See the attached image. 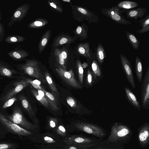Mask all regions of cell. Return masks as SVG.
<instances>
[{"label": "cell", "instance_id": "obj_1", "mask_svg": "<svg viewBox=\"0 0 149 149\" xmlns=\"http://www.w3.org/2000/svg\"><path fill=\"white\" fill-rule=\"evenodd\" d=\"M13 65L17 69L29 76L38 79L43 83L46 82L45 77L39 68L37 61L33 59H26L25 63Z\"/></svg>", "mask_w": 149, "mask_h": 149}, {"label": "cell", "instance_id": "obj_2", "mask_svg": "<svg viewBox=\"0 0 149 149\" xmlns=\"http://www.w3.org/2000/svg\"><path fill=\"white\" fill-rule=\"evenodd\" d=\"M4 116L9 120L28 131L33 130L37 127V125L31 123L26 118L19 107H15L12 114Z\"/></svg>", "mask_w": 149, "mask_h": 149}, {"label": "cell", "instance_id": "obj_3", "mask_svg": "<svg viewBox=\"0 0 149 149\" xmlns=\"http://www.w3.org/2000/svg\"><path fill=\"white\" fill-rule=\"evenodd\" d=\"M131 133L130 129L127 125L120 123H115L111 126L107 140L110 142L116 143L125 139Z\"/></svg>", "mask_w": 149, "mask_h": 149}, {"label": "cell", "instance_id": "obj_4", "mask_svg": "<svg viewBox=\"0 0 149 149\" xmlns=\"http://www.w3.org/2000/svg\"><path fill=\"white\" fill-rule=\"evenodd\" d=\"M126 10H121L117 6L109 8H103L101 12L104 15L108 17L115 22L125 25H130L132 22L127 20L122 15Z\"/></svg>", "mask_w": 149, "mask_h": 149}, {"label": "cell", "instance_id": "obj_5", "mask_svg": "<svg viewBox=\"0 0 149 149\" xmlns=\"http://www.w3.org/2000/svg\"><path fill=\"white\" fill-rule=\"evenodd\" d=\"M0 122L9 132L19 136H27L32 134L26 130L7 119L0 112Z\"/></svg>", "mask_w": 149, "mask_h": 149}, {"label": "cell", "instance_id": "obj_6", "mask_svg": "<svg viewBox=\"0 0 149 149\" xmlns=\"http://www.w3.org/2000/svg\"><path fill=\"white\" fill-rule=\"evenodd\" d=\"M76 127L80 131L99 138L105 136L106 133L103 129L97 125L83 122L77 123L75 124Z\"/></svg>", "mask_w": 149, "mask_h": 149}, {"label": "cell", "instance_id": "obj_7", "mask_svg": "<svg viewBox=\"0 0 149 149\" xmlns=\"http://www.w3.org/2000/svg\"><path fill=\"white\" fill-rule=\"evenodd\" d=\"M64 142L68 145L85 149L95 145L94 139L79 136H72L64 140Z\"/></svg>", "mask_w": 149, "mask_h": 149}, {"label": "cell", "instance_id": "obj_8", "mask_svg": "<svg viewBox=\"0 0 149 149\" xmlns=\"http://www.w3.org/2000/svg\"><path fill=\"white\" fill-rule=\"evenodd\" d=\"M30 84L29 79L23 77L21 79L13 83V88L6 92L1 98L0 100L4 102L8 99L14 97Z\"/></svg>", "mask_w": 149, "mask_h": 149}, {"label": "cell", "instance_id": "obj_9", "mask_svg": "<svg viewBox=\"0 0 149 149\" xmlns=\"http://www.w3.org/2000/svg\"><path fill=\"white\" fill-rule=\"evenodd\" d=\"M55 70L58 75L68 84L74 88L79 89L82 88L81 84L75 78L74 73L72 70L67 71L58 66Z\"/></svg>", "mask_w": 149, "mask_h": 149}, {"label": "cell", "instance_id": "obj_10", "mask_svg": "<svg viewBox=\"0 0 149 149\" xmlns=\"http://www.w3.org/2000/svg\"><path fill=\"white\" fill-rule=\"evenodd\" d=\"M141 97L142 108L148 110L149 108V67L146 71L142 81Z\"/></svg>", "mask_w": 149, "mask_h": 149}, {"label": "cell", "instance_id": "obj_11", "mask_svg": "<svg viewBox=\"0 0 149 149\" xmlns=\"http://www.w3.org/2000/svg\"><path fill=\"white\" fill-rule=\"evenodd\" d=\"M22 73L3 61L0 60V75L9 78L23 77Z\"/></svg>", "mask_w": 149, "mask_h": 149}, {"label": "cell", "instance_id": "obj_12", "mask_svg": "<svg viewBox=\"0 0 149 149\" xmlns=\"http://www.w3.org/2000/svg\"><path fill=\"white\" fill-rule=\"evenodd\" d=\"M120 60L123 70L127 81L132 88L134 89L136 86L131 63L127 58L121 54H120Z\"/></svg>", "mask_w": 149, "mask_h": 149}, {"label": "cell", "instance_id": "obj_13", "mask_svg": "<svg viewBox=\"0 0 149 149\" xmlns=\"http://www.w3.org/2000/svg\"><path fill=\"white\" fill-rule=\"evenodd\" d=\"M29 8V5L27 3L18 7L10 17L7 26L10 27L16 22L21 21L26 15Z\"/></svg>", "mask_w": 149, "mask_h": 149}, {"label": "cell", "instance_id": "obj_14", "mask_svg": "<svg viewBox=\"0 0 149 149\" xmlns=\"http://www.w3.org/2000/svg\"><path fill=\"white\" fill-rule=\"evenodd\" d=\"M77 11L80 21L85 20L90 24L98 23L99 19L98 15L86 8L78 6Z\"/></svg>", "mask_w": 149, "mask_h": 149}, {"label": "cell", "instance_id": "obj_15", "mask_svg": "<svg viewBox=\"0 0 149 149\" xmlns=\"http://www.w3.org/2000/svg\"><path fill=\"white\" fill-rule=\"evenodd\" d=\"M149 124L146 123L140 127L138 134V140L140 145L143 148L149 143Z\"/></svg>", "mask_w": 149, "mask_h": 149}, {"label": "cell", "instance_id": "obj_16", "mask_svg": "<svg viewBox=\"0 0 149 149\" xmlns=\"http://www.w3.org/2000/svg\"><path fill=\"white\" fill-rule=\"evenodd\" d=\"M18 98L22 107L27 113L30 118L37 125L38 123L37 119L35 116L34 112L28 100L24 95H19Z\"/></svg>", "mask_w": 149, "mask_h": 149}, {"label": "cell", "instance_id": "obj_17", "mask_svg": "<svg viewBox=\"0 0 149 149\" xmlns=\"http://www.w3.org/2000/svg\"><path fill=\"white\" fill-rule=\"evenodd\" d=\"M7 54L12 59L15 61L25 60L29 54L20 47H17L7 53Z\"/></svg>", "mask_w": 149, "mask_h": 149}, {"label": "cell", "instance_id": "obj_18", "mask_svg": "<svg viewBox=\"0 0 149 149\" xmlns=\"http://www.w3.org/2000/svg\"><path fill=\"white\" fill-rule=\"evenodd\" d=\"M146 9L142 7L135 9L126 10V14L128 18L136 20L144 17L146 13Z\"/></svg>", "mask_w": 149, "mask_h": 149}, {"label": "cell", "instance_id": "obj_19", "mask_svg": "<svg viewBox=\"0 0 149 149\" xmlns=\"http://www.w3.org/2000/svg\"><path fill=\"white\" fill-rule=\"evenodd\" d=\"M125 97L130 104L137 110H141V107L138 99L131 90L128 87L124 88Z\"/></svg>", "mask_w": 149, "mask_h": 149}, {"label": "cell", "instance_id": "obj_20", "mask_svg": "<svg viewBox=\"0 0 149 149\" xmlns=\"http://www.w3.org/2000/svg\"><path fill=\"white\" fill-rule=\"evenodd\" d=\"M135 70L136 76L140 83L143 81V69L141 61L138 56L135 58Z\"/></svg>", "mask_w": 149, "mask_h": 149}, {"label": "cell", "instance_id": "obj_21", "mask_svg": "<svg viewBox=\"0 0 149 149\" xmlns=\"http://www.w3.org/2000/svg\"><path fill=\"white\" fill-rule=\"evenodd\" d=\"M45 93V96L49 102L51 109L53 111H56L59 109L55 99L53 95L49 92L47 91L44 88H41L40 89Z\"/></svg>", "mask_w": 149, "mask_h": 149}, {"label": "cell", "instance_id": "obj_22", "mask_svg": "<svg viewBox=\"0 0 149 149\" xmlns=\"http://www.w3.org/2000/svg\"><path fill=\"white\" fill-rule=\"evenodd\" d=\"M92 72L94 78L97 82L102 79V74L101 69L97 62L94 60L91 64Z\"/></svg>", "mask_w": 149, "mask_h": 149}, {"label": "cell", "instance_id": "obj_23", "mask_svg": "<svg viewBox=\"0 0 149 149\" xmlns=\"http://www.w3.org/2000/svg\"><path fill=\"white\" fill-rule=\"evenodd\" d=\"M78 50L79 53L84 57L91 58L89 42H86L80 44L78 46Z\"/></svg>", "mask_w": 149, "mask_h": 149}, {"label": "cell", "instance_id": "obj_24", "mask_svg": "<svg viewBox=\"0 0 149 149\" xmlns=\"http://www.w3.org/2000/svg\"><path fill=\"white\" fill-rule=\"evenodd\" d=\"M51 35V29L47 30L43 35L39 44L38 48L39 53H41L44 49Z\"/></svg>", "mask_w": 149, "mask_h": 149}, {"label": "cell", "instance_id": "obj_25", "mask_svg": "<svg viewBox=\"0 0 149 149\" xmlns=\"http://www.w3.org/2000/svg\"><path fill=\"white\" fill-rule=\"evenodd\" d=\"M139 6V3L136 2L129 1H125L120 2L117 4V7L124 10H130L133 9Z\"/></svg>", "mask_w": 149, "mask_h": 149}, {"label": "cell", "instance_id": "obj_26", "mask_svg": "<svg viewBox=\"0 0 149 149\" xmlns=\"http://www.w3.org/2000/svg\"><path fill=\"white\" fill-rule=\"evenodd\" d=\"M74 40L73 38L68 36H61L58 37L55 41L54 46L56 47L65 44L70 43L73 42Z\"/></svg>", "mask_w": 149, "mask_h": 149}, {"label": "cell", "instance_id": "obj_27", "mask_svg": "<svg viewBox=\"0 0 149 149\" xmlns=\"http://www.w3.org/2000/svg\"><path fill=\"white\" fill-rule=\"evenodd\" d=\"M88 32V27L85 24L78 26L76 30V33L81 40L87 38Z\"/></svg>", "mask_w": 149, "mask_h": 149}, {"label": "cell", "instance_id": "obj_28", "mask_svg": "<svg viewBox=\"0 0 149 149\" xmlns=\"http://www.w3.org/2000/svg\"><path fill=\"white\" fill-rule=\"evenodd\" d=\"M139 22L140 23L142 28L137 31L136 32L139 33H143L148 31L149 30V15L147 14L146 17L141 19Z\"/></svg>", "mask_w": 149, "mask_h": 149}, {"label": "cell", "instance_id": "obj_29", "mask_svg": "<svg viewBox=\"0 0 149 149\" xmlns=\"http://www.w3.org/2000/svg\"><path fill=\"white\" fill-rule=\"evenodd\" d=\"M31 91L36 99L42 104L46 107H49V104L45 93L42 96L40 95L37 91L35 89H32L31 90Z\"/></svg>", "mask_w": 149, "mask_h": 149}, {"label": "cell", "instance_id": "obj_30", "mask_svg": "<svg viewBox=\"0 0 149 149\" xmlns=\"http://www.w3.org/2000/svg\"><path fill=\"white\" fill-rule=\"evenodd\" d=\"M96 56L99 63L102 64L106 56L103 45L99 42L98 44L97 48Z\"/></svg>", "mask_w": 149, "mask_h": 149}, {"label": "cell", "instance_id": "obj_31", "mask_svg": "<svg viewBox=\"0 0 149 149\" xmlns=\"http://www.w3.org/2000/svg\"><path fill=\"white\" fill-rule=\"evenodd\" d=\"M126 34L127 38L132 47L136 50H138L140 44L138 39L131 33L126 31Z\"/></svg>", "mask_w": 149, "mask_h": 149}, {"label": "cell", "instance_id": "obj_32", "mask_svg": "<svg viewBox=\"0 0 149 149\" xmlns=\"http://www.w3.org/2000/svg\"><path fill=\"white\" fill-rule=\"evenodd\" d=\"M25 38L18 35L8 36L5 38L4 41L8 43H13L22 42L25 40Z\"/></svg>", "mask_w": 149, "mask_h": 149}, {"label": "cell", "instance_id": "obj_33", "mask_svg": "<svg viewBox=\"0 0 149 149\" xmlns=\"http://www.w3.org/2000/svg\"><path fill=\"white\" fill-rule=\"evenodd\" d=\"M48 23L47 21L45 19H39L30 23L28 25V27L31 29L40 28L45 26Z\"/></svg>", "mask_w": 149, "mask_h": 149}, {"label": "cell", "instance_id": "obj_34", "mask_svg": "<svg viewBox=\"0 0 149 149\" xmlns=\"http://www.w3.org/2000/svg\"><path fill=\"white\" fill-rule=\"evenodd\" d=\"M54 55L56 60L61 68L66 70V67L65 65V61L61 55V52L58 49L55 50Z\"/></svg>", "mask_w": 149, "mask_h": 149}, {"label": "cell", "instance_id": "obj_35", "mask_svg": "<svg viewBox=\"0 0 149 149\" xmlns=\"http://www.w3.org/2000/svg\"><path fill=\"white\" fill-rule=\"evenodd\" d=\"M44 76L46 81L50 89L54 92H57V89L49 73L47 72H45Z\"/></svg>", "mask_w": 149, "mask_h": 149}, {"label": "cell", "instance_id": "obj_36", "mask_svg": "<svg viewBox=\"0 0 149 149\" xmlns=\"http://www.w3.org/2000/svg\"><path fill=\"white\" fill-rule=\"evenodd\" d=\"M18 146V144L15 143L0 141V149H16Z\"/></svg>", "mask_w": 149, "mask_h": 149}, {"label": "cell", "instance_id": "obj_37", "mask_svg": "<svg viewBox=\"0 0 149 149\" xmlns=\"http://www.w3.org/2000/svg\"><path fill=\"white\" fill-rule=\"evenodd\" d=\"M96 81L92 71L88 69L86 80V85L91 87L96 83Z\"/></svg>", "mask_w": 149, "mask_h": 149}, {"label": "cell", "instance_id": "obj_38", "mask_svg": "<svg viewBox=\"0 0 149 149\" xmlns=\"http://www.w3.org/2000/svg\"><path fill=\"white\" fill-rule=\"evenodd\" d=\"M77 66L80 84H82L83 82L84 70L81 62L79 60H78L77 62Z\"/></svg>", "mask_w": 149, "mask_h": 149}, {"label": "cell", "instance_id": "obj_39", "mask_svg": "<svg viewBox=\"0 0 149 149\" xmlns=\"http://www.w3.org/2000/svg\"><path fill=\"white\" fill-rule=\"evenodd\" d=\"M17 100V99L15 97L8 99L4 102L2 105V109H5L11 106Z\"/></svg>", "mask_w": 149, "mask_h": 149}, {"label": "cell", "instance_id": "obj_40", "mask_svg": "<svg viewBox=\"0 0 149 149\" xmlns=\"http://www.w3.org/2000/svg\"><path fill=\"white\" fill-rule=\"evenodd\" d=\"M68 104L73 108H77V104L75 100L72 97L69 96L66 99Z\"/></svg>", "mask_w": 149, "mask_h": 149}, {"label": "cell", "instance_id": "obj_41", "mask_svg": "<svg viewBox=\"0 0 149 149\" xmlns=\"http://www.w3.org/2000/svg\"><path fill=\"white\" fill-rule=\"evenodd\" d=\"M48 1L49 5L53 8L59 12H63L62 8L54 2V1Z\"/></svg>", "mask_w": 149, "mask_h": 149}, {"label": "cell", "instance_id": "obj_42", "mask_svg": "<svg viewBox=\"0 0 149 149\" xmlns=\"http://www.w3.org/2000/svg\"><path fill=\"white\" fill-rule=\"evenodd\" d=\"M57 133L61 136H64L66 132L65 128L62 125H59L56 130Z\"/></svg>", "mask_w": 149, "mask_h": 149}, {"label": "cell", "instance_id": "obj_43", "mask_svg": "<svg viewBox=\"0 0 149 149\" xmlns=\"http://www.w3.org/2000/svg\"><path fill=\"white\" fill-rule=\"evenodd\" d=\"M5 34V29L3 25L0 22V42H1L3 40Z\"/></svg>", "mask_w": 149, "mask_h": 149}, {"label": "cell", "instance_id": "obj_44", "mask_svg": "<svg viewBox=\"0 0 149 149\" xmlns=\"http://www.w3.org/2000/svg\"><path fill=\"white\" fill-rule=\"evenodd\" d=\"M57 120L54 118H50L49 120V123L50 126L52 128H54L57 124Z\"/></svg>", "mask_w": 149, "mask_h": 149}, {"label": "cell", "instance_id": "obj_45", "mask_svg": "<svg viewBox=\"0 0 149 149\" xmlns=\"http://www.w3.org/2000/svg\"><path fill=\"white\" fill-rule=\"evenodd\" d=\"M44 139L46 143H52L55 142V140L49 136H46L44 137Z\"/></svg>", "mask_w": 149, "mask_h": 149}, {"label": "cell", "instance_id": "obj_46", "mask_svg": "<svg viewBox=\"0 0 149 149\" xmlns=\"http://www.w3.org/2000/svg\"><path fill=\"white\" fill-rule=\"evenodd\" d=\"M61 55L65 61L67 57V54L65 51H63L61 52Z\"/></svg>", "mask_w": 149, "mask_h": 149}, {"label": "cell", "instance_id": "obj_47", "mask_svg": "<svg viewBox=\"0 0 149 149\" xmlns=\"http://www.w3.org/2000/svg\"><path fill=\"white\" fill-rule=\"evenodd\" d=\"M81 65L83 68H85L88 66V65L87 62H84L81 64Z\"/></svg>", "mask_w": 149, "mask_h": 149}, {"label": "cell", "instance_id": "obj_48", "mask_svg": "<svg viewBox=\"0 0 149 149\" xmlns=\"http://www.w3.org/2000/svg\"><path fill=\"white\" fill-rule=\"evenodd\" d=\"M69 149H77L74 146H70L69 148Z\"/></svg>", "mask_w": 149, "mask_h": 149}, {"label": "cell", "instance_id": "obj_49", "mask_svg": "<svg viewBox=\"0 0 149 149\" xmlns=\"http://www.w3.org/2000/svg\"><path fill=\"white\" fill-rule=\"evenodd\" d=\"M62 1L65 2H67L68 3H70L71 1L70 0H62Z\"/></svg>", "mask_w": 149, "mask_h": 149}, {"label": "cell", "instance_id": "obj_50", "mask_svg": "<svg viewBox=\"0 0 149 149\" xmlns=\"http://www.w3.org/2000/svg\"><path fill=\"white\" fill-rule=\"evenodd\" d=\"M2 19L1 11H0V21Z\"/></svg>", "mask_w": 149, "mask_h": 149}, {"label": "cell", "instance_id": "obj_51", "mask_svg": "<svg viewBox=\"0 0 149 149\" xmlns=\"http://www.w3.org/2000/svg\"><path fill=\"white\" fill-rule=\"evenodd\" d=\"M95 149H103V148H102L99 147V148H97Z\"/></svg>", "mask_w": 149, "mask_h": 149}, {"label": "cell", "instance_id": "obj_52", "mask_svg": "<svg viewBox=\"0 0 149 149\" xmlns=\"http://www.w3.org/2000/svg\"><path fill=\"white\" fill-rule=\"evenodd\" d=\"M1 52L0 51V56H1Z\"/></svg>", "mask_w": 149, "mask_h": 149}]
</instances>
